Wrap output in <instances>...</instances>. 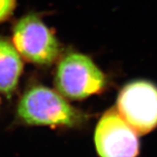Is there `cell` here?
<instances>
[{
    "label": "cell",
    "mask_w": 157,
    "mask_h": 157,
    "mask_svg": "<svg viewBox=\"0 0 157 157\" xmlns=\"http://www.w3.org/2000/svg\"><path fill=\"white\" fill-rule=\"evenodd\" d=\"M55 86L58 92L66 99L81 101L103 92L107 79L91 58L72 52L59 63Z\"/></svg>",
    "instance_id": "obj_2"
},
{
    "label": "cell",
    "mask_w": 157,
    "mask_h": 157,
    "mask_svg": "<svg viewBox=\"0 0 157 157\" xmlns=\"http://www.w3.org/2000/svg\"><path fill=\"white\" fill-rule=\"evenodd\" d=\"M12 44L23 59L37 65H51L60 53L56 37L35 14H28L16 24Z\"/></svg>",
    "instance_id": "obj_3"
},
{
    "label": "cell",
    "mask_w": 157,
    "mask_h": 157,
    "mask_svg": "<svg viewBox=\"0 0 157 157\" xmlns=\"http://www.w3.org/2000/svg\"><path fill=\"white\" fill-rule=\"evenodd\" d=\"M138 134L117 110L111 108L101 116L94 132V144L100 157H137Z\"/></svg>",
    "instance_id": "obj_5"
},
{
    "label": "cell",
    "mask_w": 157,
    "mask_h": 157,
    "mask_svg": "<svg viewBox=\"0 0 157 157\" xmlns=\"http://www.w3.org/2000/svg\"><path fill=\"white\" fill-rule=\"evenodd\" d=\"M17 115L25 123L35 126H78L83 115L68 103L66 98L46 86H33L27 90L17 106Z\"/></svg>",
    "instance_id": "obj_1"
},
{
    "label": "cell",
    "mask_w": 157,
    "mask_h": 157,
    "mask_svg": "<svg viewBox=\"0 0 157 157\" xmlns=\"http://www.w3.org/2000/svg\"><path fill=\"white\" fill-rule=\"evenodd\" d=\"M117 111L140 135L157 128V86L147 80L125 85L117 98Z\"/></svg>",
    "instance_id": "obj_4"
},
{
    "label": "cell",
    "mask_w": 157,
    "mask_h": 157,
    "mask_svg": "<svg viewBox=\"0 0 157 157\" xmlns=\"http://www.w3.org/2000/svg\"><path fill=\"white\" fill-rule=\"evenodd\" d=\"M16 0H0V23L8 20L15 11Z\"/></svg>",
    "instance_id": "obj_7"
},
{
    "label": "cell",
    "mask_w": 157,
    "mask_h": 157,
    "mask_svg": "<svg viewBox=\"0 0 157 157\" xmlns=\"http://www.w3.org/2000/svg\"><path fill=\"white\" fill-rule=\"evenodd\" d=\"M24 68L22 57L13 44L0 37V92L11 96L16 90Z\"/></svg>",
    "instance_id": "obj_6"
}]
</instances>
